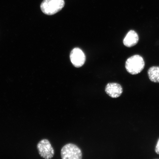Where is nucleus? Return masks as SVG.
<instances>
[{"mask_svg":"<svg viewBox=\"0 0 159 159\" xmlns=\"http://www.w3.org/2000/svg\"><path fill=\"white\" fill-rule=\"evenodd\" d=\"M145 62L141 56L136 55L129 57L125 63L126 70L130 74L135 75L139 74L143 70Z\"/></svg>","mask_w":159,"mask_h":159,"instance_id":"nucleus-1","label":"nucleus"},{"mask_svg":"<svg viewBox=\"0 0 159 159\" xmlns=\"http://www.w3.org/2000/svg\"><path fill=\"white\" fill-rule=\"evenodd\" d=\"M64 0H44L41 5V9L45 14L52 15L61 11L65 6Z\"/></svg>","mask_w":159,"mask_h":159,"instance_id":"nucleus-2","label":"nucleus"},{"mask_svg":"<svg viewBox=\"0 0 159 159\" xmlns=\"http://www.w3.org/2000/svg\"><path fill=\"white\" fill-rule=\"evenodd\" d=\"M61 156L63 159H81L82 153L80 149L76 145L69 143L61 148Z\"/></svg>","mask_w":159,"mask_h":159,"instance_id":"nucleus-3","label":"nucleus"},{"mask_svg":"<svg viewBox=\"0 0 159 159\" xmlns=\"http://www.w3.org/2000/svg\"><path fill=\"white\" fill-rule=\"evenodd\" d=\"M39 153L41 157L49 159L53 157L54 150L49 141L46 139L40 141L37 145Z\"/></svg>","mask_w":159,"mask_h":159,"instance_id":"nucleus-4","label":"nucleus"},{"mask_svg":"<svg viewBox=\"0 0 159 159\" xmlns=\"http://www.w3.org/2000/svg\"><path fill=\"white\" fill-rule=\"evenodd\" d=\"M70 59L74 66L80 67L84 64L86 57L83 51L80 49L76 48L71 51Z\"/></svg>","mask_w":159,"mask_h":159,"instance_id":"nucleus-5","label":"nucleus"},{"mask_svg":"<svg viewBox=\"0 0 159 159\" xmlns=\"http://www.w3.org/2000/svg\"><path fill=\"white\" fill-rule=\"evenodd\" d=\"M105 91L111 98H117L122 95L123 90L120 84L116 83H112L107 84Z\"/></svg>","mask_w":159,"mask_h":159,"instance_id":"nucleus-6","label":"nucleus"},{"mask_svg":"<svg viewBox=\"0 0 159 159\" xmlns=\"http://www.w3.org/2000/svg\"><path fill=\"white\" fill-rule=\"evenodd\" d=\"M139 41V35L136 31L133 30L129 31L123 41L125 46L132 47L136 45Z\"/></svg>","mask_w":159,"mask_h":159,"instance_id":"nucleus-7","label":"nucleus"},{"mask_svg":"<svg viewBox=\"0 0 159 159\" xmlns=\"http://www.w3.org/2000/svg\"><path fill=\"white\" fill-rule=\"evenodd\" d=\"M149 79L154 83H159V67L152 66L148 70Z\"/></svg>","mask_w":159,"mask_h":159,"instance_id":"nucleus-8","label":"nucleus"},{"mask_svg":"<svg viewBox=\"0 0 159 159\" xmlns=\"http://www.w3.org/2000/svg\"><path fill=\"white\" fill-rule=\"evenodd\" d=\"M155 152L157 154L159 155V139L155 148Z\"/></svg>","mask_w":159,"mask_h":159,"instance_id":"nucleus-9","label":"nucleus"}]
</instances>
